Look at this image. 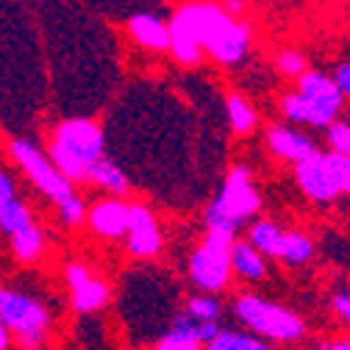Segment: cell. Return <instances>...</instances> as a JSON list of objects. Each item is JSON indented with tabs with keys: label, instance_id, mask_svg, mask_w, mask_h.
Segmentation results:
<instances>
[{
	"label": "cell",
	"instance_id": "1",
	"mask_svg": "<svg viewBox=\"0 0 350 350\" xmlns=\"http://www.w3.org/2000/svg\"><path fill=\"white\" fill-rule=\"evenodd\" d=\"M103 156V131L92 120H64L51 139V164L72 181H86V170Z\"/></svg>",
	"mask_w": 350,
	"mask_h": 350
},
{
	"label": "cell",
	"instance_id": "2",
	"mask_svg": "<svg viewBox=\"0 0 350 350\" xmlns=\"http://www.w3.org/2000/svg\"><path fill=\"white\" fill-rule=\"evenodd\" d=\"M295 178L312 200H336L350 189V159L334 150H314L295 164Z\"/></svg>",
	"mask_w": 350,
	"mask_h": 350
},
{
	"label": "cell",
	"instance_id": "3",
	"mask_svg": "<svg viewBox=\"0 0 350 350\" xmlns=\"http://www.w3.org/2000/svg\"><path fill=\"white\" fill-rule=\"evenodd\" d=\"M261 198L250 181V170L247 167H234L228 172V178L220 189V195L214 198V203L208 206V228L226 231V234H237V228L250 220V217L258 211Z\"/></svg>",
	"mask_w": 350,
	"mask_h": 350
},
{
	"label": "cell",
	"instance_id": "4",
	"mask_svg": "<svg viewBox=\"0 0 350 350\" xmlns=\"http://www.w3.org/2000/svg\"><path fill=\"white\" fill-rule=\"evenodd\" d=\"M231 23H234V17H228L223 12V6H217V3H187L172 14L167 28H170V42L195 45L206 53V48Z\"/></svg>",
	"mask_w": 350,
	"mask_h": 350
},
{
	"label": "cell",
	"instance_id": "5",
	"mask_svg": "<svg viewBox=\"0 0 350 350\" xmlns=\"http://www.w3.org/2000/svg\"><path fill=\"white\" fill-rule=\"evenodd\" d=\"M0 323L9 334H17L20 345L36 350L45 342V331L51 325V314L42 303L17 292V289H0Z\"/></svg>",
	"mask_w": 350,
	"mask_h": 350
},
{
	"label": "cell",
	"instance_id": "6",
	"mask_svg": "<svg viewBox=\"0 0 350 350\" xmlns=\"http://www.w3.org/2000/svg\"><path fill=\"white\" fill-rule=\"evenodd\" d=\"M237 317L256 334L261 336H270L278 342H297L306 334V325L297 314H292L289 309L270 300H261L256 295H245L237 300L234 306Z\"/></svg>",
	"mask_w": 350,
	"mask_h": 350
},
{
	"label": "cell",
	"instance_id": "7",
	"mask_svg": "<svg viewBox=\"0 0 350 350\" xmlns=\"http://www.w3.org/2000/svg\"><path fill=\"white\" fill-rule=\"evenodd\" d=\"M231 245L234 234L208 228L203 245L189 258V275L206 292H223L231 281Z\"/></svg>",
	"mask_w": 350,
	"mask_h": 350
},
{
	"label": "cell",
	"instance_id": "8",
	"mask_svg": "<svg viewBox=\"0 0 350 350\" xmlns=\"http://www.w3.org/2000/svg\"><path fill=\"white\" fill-rule=\"evenodd\" d=\"M12 156H14V161L28 172V178L36 184V189L45 192L59 208H64L72 198H78L75 189H72V184L51 164V159L42 153L36 145H31V142H25V139H14V142H12Z\"/></svg>",
	"mask_w": 350,
	"mask_h": 350
},
{
	"label": "cell",
	"instance_id": "9",
	"mask_svg": "<svg viewBox=\"0 0 350 350\" xmlns=\"http://www.w3.org/2000/svg\"><path fill=\"white\" fill-rule=\"evenodd\" d=\"M128 253L137 258H153L161 250V231L148 206L128 203Z\"/></svg>",
	"mask_w": 350,
	"mask_h": 350
},
{
	"label": "cell",
	"instance_id": "10",
	"mask_svg": "<svg viewBox=\"0 0 350 350\" xmlns=\"http://www.w3.org/2000/svg\"><path fill=\"white\" fill-rule=\"evenodd\" d=\"M67 284L72 289V306L83 314H92L109 303V286L83 265L67 267Z\"/></svg>",
	"mask_w": 350,
	"mask_h": 350
},
{
	"label": "cell",
	"instance_id": "11",
	"mask_svg": "<svg viewBox=\"0 0 350 350\" xmlns=\"http://www.w3.org/2000/svg\"><path fill=\"white\" fill-rule=\"evenodd\" d=\"M247 48H250V25H247L245 20H234V23L206 48V53H208L214 62H220V64H237V62L245 59Z\"/></svg>",
	"mask_w": 350,
	"mask_h": 350
},
{
	"label": "cell",
	"instance_id": "12",
	"mask_svg": "<svg viewBox=\"0 0 350 350\" xmlns=\"http://www.w3.org/2000/svg\"><path fill=\"white\" fill-rule=\"evenodd\" d=\"M90 226L98 237L120 239L128 231V203L120 198H106L92 206L90 211Z\"/></svg>",
	"mask_w": 350,
	"mask_h": 350
},
{
	"label": "cell",
	"instance_id": "13",
	"mask_svg": "<svg viewBox=\"0 0 350 350\" xmlns=\"http://www.w3.org/2000/svg\"><path fill=\"white\" fill-rule=\"evenodd\" d=\"M297 95L306 98V100H312V103L328 106V109H334V111H342V103H345V98L336 92L331 75L317 72V70H306V72L297 78Z\"/></svg>",
	"mask_w": 350,
	"mask_h": 350
},
{
	"label": "cell",
	"instance_id": "14",
	"mask_svg": "<svg viewBox=\"0 0 350 350\" xmlns=\"http://www.w3.org/2000/svg\"><path fill=\"white\" fill-rule=\"evenodd\" d=\"M267 137H270L273 153L281 156V159H286V161H295V164H297L300 159H306L309 153L317 150V145H314L312 137L300 134L297 128H289V125H275V128H270Z\"/></svg>",
	"mask_w": 350,
	"mask_h": 350
},
{
	"label": "cell",
	"instance_id": "15",
	"mask_svg": "<svg viewBox=\"0 0 350 350\" xmlns=\"http://www.w3.org/2000/svg\"><path fill=\"white\" fill-rule=\"evenodd\" d=\"M128 31L148 51H167L170 48V28L156 14H137V17H131L128 20Z\"/></svg>",
	"mask_w": 350,
	"mask_h": 350
},
{
	"label": "cell",
	"instance_id": "16",
	"mask_svg": "<svg viewBox=\"0 0 350 350\" xmlns=\"http://www.w3.org/2000/svg\"><path fill=\"white\" fill-rule=\"evenodd\" d=\"M284 114L292 120V122H303V125H314V128H328L339 111L328 109V106H320V103H312L300 95H289L284 98Z\"/></svg>",
	"mask_w": 350,
	"mask_h": 350
},
{
	"label": "cell",
	"instance_id": "17",
	"mask_svg": "<svg viewBox=\"0 0 350 350\" xmlns=\"http://www.w3.org/2000/svg\"><path fill=\"white\" fill-rule=\"evenodd\" d=\"M231 273H237L245 281H261L267 273L265 256H261L250 242H237L231 245Z\"/></svg>",
	"mask_w": 350,
	"mask_h": 350
},
{
	"label": "cell",
	"instance_id": "18",
	"mask_svg": "<svg viewBox=\"0 0 350 350\" xmlns=\"http://www.w3.org/2000/svg\"><path fill=\"white\" fill-rule=\"evenodd\" d=\"M86 181H92L95 187L111 192L114 198H122V195L131 192V184H128V178H125V172H122L111 159H103V156H100L90 170H86Z\"/></svg>",
	"mask_w": 350,
	"mask_h": 350
},
{
	"label": "cell",
	"instance_id": "19",
	"mask_svg": "<svg viewBox=\"0 0 350 350\" xmlns=\"http://www.w3.org/2000/svg\"><path fill=\"white\" fill-rule=\"evenodd\" d=\"M170 334L181 336V339H189L195 345H208L217 334H220V325H217V323H198L189 314H178L172 320V331Z\"/></svg>",
	"mask_w": 350,
	"mask_h": 350
},
{
	"label": "cell",
	"instance_id": "20",
	"mask_svg": "<svg viewBox=\"0 0 350 350\" xmlns=\"http://www.w3.org/2000/svg\"><path fill=\"white\" fill-rule=\"evenodd\" d=\"M281 239H284V231L278 223L273 220H261L250 228V245L261 253V256H275L278 258V250H281Z\"/></svg>",
	"mask_w": 350,
	"mask_h": 350
},
{
	"label": "cell",
	"instance_id": "21",
	"mask_svg": "<svg viewBox=\"0 0 350 350\" xmlns=\"http://www.w3.org/2000/svg\"><path fill=\"white\" fill-rule=\"evenodd\" d=\"M312 256H314V245L309 237H303L297 231H284L281 250H278L281 261H286V265H306Z\"/></svg>",
	"mask_w": 350,
	"mask_h": 350
},
{
	"label": "cell",
	"instance_id": "22",
	"mask_svg": "<svg viewBox=\"0 0 350 350\" xmlns=\"http://www.w3.org/2000/svg\"><path fill=\"white\" fill-rule=\"evenodd\" d=\"M28 226H33V214L23 200H9L6 206H0V231H6L9 237L25 231Z\"/></svg>",
	"mask_w": 350,
	"mask_h": 350
},
{
	"label": "cell",
	"instance_id": "23",
	"mask_svg": "<svg viewBox=\"0 0 350 350\" xmlns=\"http://www.w3.org/2000/svg\"><path fill=\"white\" fill-rule=\"evenodd\" d=\"M206 350H270V345L250 336V334H242V331H223L220 328V334L206 345Z\"/></svg>",
	"mask_w": 350,
	"mask_h": 350
},
{
	"label": "cell",
	"instance_id": "24",
	"mask_svg": "<svg viewBox=\"0 0 350 350\" xmlns=\"http://www.w3.org/2000/svg\"><path fill=\"white\" fill-rule=\"evenodd\" d=\"M12 247H14V256L20 261H36L42 256V250H45V234H42L36 226H28L25 231L12 237Z\"/></svg>",
	"mask_w": 350,
	"mask_h": 350
},
{
	"label": "cell",
	"instance_id": "25",
	"mask_svg": "<svg viewBox=\"0 0 350 350\" xmlns=\"http://www.w3.org/2000/svg\"><path fill=\"white\" fill-rule=\"evenodd\" d=\"M228 120H231V128L237 131V134H250V131L256 128V109L250 106V100H245L242 95H231L228 98Z\"/></svg>",
	"mask_w": 350,
	"mask_h": 350
},
{
	"label": "cell",
	"instance_id": "26",
	"mask_svg": "<svg viewBox=\"0 0 350 350\" xmlns=\"http://www.w3.org/2000/svg\"><path fill=\"white\" fill-rule=\"evenodd\" d=\"M220 303H217L214 297L208 295H200V297H192L189 306H187V314L198 323H217V317H220Z\"/></svg>",
	"mask_w": 350,
	"mask_h": 350
},
{
	"label": "cell",
	"instance_id": "27",
	"mask_svg": "<svg viewBox=\"0 0 350 350\" xmlns=\"http://www.w3.org/2000/svg\"><path fill=\"white\" fill-rule=\"evenodd\" d=\"M328 145H331V150L339 153V156H347V153H350V128H347V122L334 120V122L328 125Z\"/></svg>",
	"mask_w": 350,
	"mask_h": 350
},
{
	"label": "cell",
	"instance_id": "28",
	"mask_svg": "<svg viewBox=\"0 0 350 350\" xmlns=\"http://www.w3.org/2000/svg\"><path fill=\"white\" fill-rule=\"evenodd\" d=\"M306 70V59H303V53H297V51H284L281 56H278V72L281 75H286V78H300Z\"/></svg>",
	"mask_w": 350,
	"mask_h": 350
},
{
	"label": "cell",
	"instance_id": "29",
	"mask_svg": "<svg viewBox=\"0 0 350 350\" xmlns=\"http://www.w3.org/2000/svg\"><path fill=\"white\" fill-rule=\"evenodd\" d=\"M156 350H203V347L195 345V342H189V339L175 336V334H167V336L156 345Z\"/></svg>",
	"mask_w": 350,
	"mask_h": 350
},
{
	"label": "cell",
	"instance_id": "30",
	"mask_svg": "<svg viewBox=\"0 0 350 350\" xmlns=\"http://www.w3.org/2000/svg\"><path fill=\"white\" fill-rule=\"evenodd\" d=\"M334 86H336V92L342 95V98H347L350 95V67H347V62H342L336 70H334Z\"/></svg>",
	"mask_w": 350,
	"mask_h": 350
},
{
	"label": "cell",
	"instance_id": "31",
	"mask_svg": "<svg viewBox=\"0 0 350 350\" xmlns=\"http://www.w3.org/2000/svg\"><path fill=\"white\" fill-rule=\"evenodd\" d=\"M9 200H14V181L9 172L0 170V206H6Z\"/></svg>",
	"mask_w": 350,
	"mask_h": 350
},
{
	"label": "cell",
	"instance_id": "32",
	"mask_svg": "<svg viewBox=\"0 0 350 350\" xmlns=\"http://www.w3.org/2000/svg\"><path fill=\"white\" fill-rule=\"evenodd\" d=\"M334 309H336V314H339L342 320H347V317H350V297H347L345 292L334 295Z\"/></svg>",
	"mask_w": 350,
	"mask_h": 350
},
{
	"label": "cell",
	"instance_id": "33",
	"mask_svg": "<svg viewBox=\"0 0 350 350\" xmlns=\"http://www.w3.org/2000/svg\"><path fill=\"white\" fill-rule=\"evenodd\" d=\"M9 345H12V334L6 331L3 323H0V350H9Z\"/></svg>",
	"mask_w": 350,
	"mask_h": 350
},
{
	"label": "cell",
	"instance_id": "34",
	"mask_svg": "<svg viewBox=\"0 0 350 350\" xmlns=\"http://www.w3.org/2000/svg\"><path fill=\"white\" fill-rule=\"evenodd\" d=\"M325 350H350V345H347V342H334V345H328Z\"/></svg>",
	"mask_w": 350,
	"mask_h": 350
}]
</instances>
